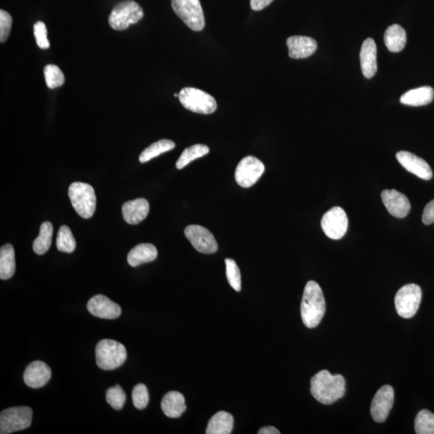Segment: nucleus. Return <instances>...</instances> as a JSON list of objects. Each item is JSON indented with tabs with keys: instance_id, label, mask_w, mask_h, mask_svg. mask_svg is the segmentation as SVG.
Segmentation results:
<instances>
[{
	"instance_id": "obj_1",
	"label": "nucleus",
	"mask_w": 434,
	"mask_h": 434,
	"mask_svg": "<svg viewBox=\"0 0 434 434\" xmlns=\"http://www.w3.org/2000/svg\"><path fill=\"white\" fill-rule=\"evenodd\" d=\"M345 392V379L340 374L333 376L328 370H322L312 378L311 393L321 404L332 405L343 398Z\"/></svg>"
},
{
	"instance_id": "obj_2",
	"label": "nucleus",
	"mask_w": 434,
	"mask_h": 434,
	"mask_svg": "<svg viewBox=\"0 0 434 434\" xmlns=\"http://www.w3.org/2000/svg\"><path fill=\"white\" fill-rule=\"evenodd\" d=\"M326 312V302L321 287L316 281H308L301 302V316L304 325L314 328L322 321Z\"/></svg>"
},
{
	"instance_id": "obj_3",
	"label": "nucleus",
	"mask_w": 434,
	"mask_h": 434,
	"mask_svg": "<svg viewBox=\"0 0 434 434\" xmlns=\"http://www.w3.org/2000/svg\"><path fill=\"white\" fill-rule=\"evenodd\" d=\"M96 362L103 370H113L123 365L127 360L125 346L113 340H102L96 346Z\"/></svg>"
},
{
	"instance_id": "obj_4",
	"label": "nucleus",
	"mask_w": 434,
	"mask_h": 434,
	"mask_svg": "<svg viewBox=\"0 0 434 434\" xmlns=\"http://www.w3.org/2000/svg\"><path fill=\"white\" fill-rule=\"evenodd\" d=\"M69 197L73 207L80 217L89 219L96 209V195L93 187L89 183L75 182L69 186Z\"/></svg>"
},
{
	"instance_id": "obj_5",
	"label": "nucleus",
	"mask_w": 434,
	"mask_h": 434,
	"mask_svg": "<svg viewBox=\"0 0 434 434\" xmlns=\"http://www.w3.org/2000/svg\"><path fill=\"white\" fill-rule=\"evenodd\" d=\"M144 10L133 0H125L116 5L108 16V24L113 30L122 31L144 18Z\"/></svg>"
},
{
	"instance_id": "obj_6",
	"label": "nucleus",
	"mask_w": 434,
	"mask_h": 434,
	"mask_svg": "<svg viewBox=\"0 0 434 434\" xmlns=\"http://www.w3.org/2000/svg\"><path fill=\"white\" fill-rule=\"evenodd\" d=\"M178 99L187 110L202 115H211L217 108V103L213 96L192 87L182 89L178 94Z\"/></svg>"
},
{
	"instance_id": "obj_7",
	"label": "nucleus",
	"mask_w": 434,
	"mask_h": 434,
	"mask_svg": "<svg viewBox=\"0 0 434 434\" xmlns=\"http://www.w3.org/2000/svg\"><path fill=\"white\" fill-rule=\"evenodd\" d=\"M172 7L190 29L200 31L204 29V10L200 0H172Z\"/></svg>"
},
{
	"instance_id": "obj_8",
	"label": "nucleus",
	"mask_w": 434,
	"mask_h": 434,
	"mask_svg": "<svg viewBox=\"0 0 434 434\" xmlns=\"http://www.w3.org/2000/svg\"><path fill=\"white\" fill-rule=\"evenodd\" d=\"M422 291L416 284L405 285L398 291L395 297V307L400 317L410 318L419 311Z\"/></svg>"
},
{
	"instance_id": "obj_9",
	"label": "nucleus",
	"mask_w": 434,
	"mask_h": 434,
	"mask_svg": "<svg viewBox=\"0 0 434 434\" xmlns=\"http://www.w3.org/2000/svg\"><path fill=\"white\" fill-rule=\"evenodd\" d=\"M32 410L29 407H13L5 410L0 414V433L9 434L26 430L30 427Z\"/></svg>"
},
{
	"instance_id": "obj_10",
	"label": "nucleus",
	"mask_w": 434,
	"mask_h": 434,
	"mask_svg": "<svg viewBox=\"0 0 434 434\" xmlns=\"http://www.w3.org/2000/svg\"><path fill=\"white\" fill-rule=\"evenodd\" d=\"M265 166L256 157L247 156L242 159L236 168L235 178L242 188H251L262 177Z\"/></svg>"
},
{
	"instance_id": "obj_11",
	"label": "nucleus",
	"mask_w": 434,
	"mask_h": 434,
	"mask_svg": "<svg viewBox=\"0 0 434 434\" xmlns=\"http://www.w3.org/2000/svg\"><path fill=\"white\" fill-rule=\"evenodd\" d=\"M321 226L326 236L333 240L343 238L349 227L345 211L340 207H334L326 213L321 220Z\"/></svg>"
},
{
	"instance_id": "obj_12",
	"label": "nucleus",
	"mask_w": 434,
	"mask_h": 434,
	"mask_svg": "<svg viewBox=\"0 0 434 434\" xmlns=\"http://www.w3.org/2000/svg\"><path fill=\"white\" fill-rule=\"evenodd\" d=\"M184 234L200 253L211 254L218 251V245L213 233L203 226L189 225L184 230Z\"/></svg>"
},
{
	"instance_id": "obj_13",
	"label": "nucleus",
	"mask_w": 434,
	"mask_h": 434,
	"mask_svg": "<svg viewBox=\"0 0 434 434\" xmlns=\"http://www.w3.org/2000/svg\"><path fill=\"white\" fill-rule=\"evenodd\" d=\"M394 403V390L390 385H384L377 391L371 405V415L374 421L382 423L388 419Z\"/></svg>"
},
{
	"instance_id": "obj_14",
	"label": "nucleus",
	"mask_w": 434,
	"mask_h": 434,
	"mask_svg": "<svg viewBox=\"0 0 434 434\" xmlns=\"http://www.w3.org/2000/svg\"><path fill=\"white\" fill-rule=\"evenodd\" d=\"M382 199L388 213L394 217L405 218L409 215L411 210L410 200L397 190H384L382 193Z\"/></svg>"
},
{
	"instance_id": "obj_15",
	"label": "nucleus",
	"mask_w": 434,
	"mask_h": 434,
	"mask_svg": "<svg viewBox=\"0 0 434 434\" xmlns=\"http://www.w3.org/2000/svg\"><path fill=\"white\" fill-rule=\"evenodd\" d=\"M87 309L94 316L106 319L117 318L122 313V309L117 303L102 295L91 298L87 303Z\"/></svg>"
},
{
	"instance_id": "obj_16",
	"label": "nucleus",
	"mask_w": 434,
	"mask_h": 434,
	"mask_svg": "<svg viewBox=\"0 0 434 434\" xmlns=\"http://www.w3.org/2000/svg\"><path fill=\"white\" fill-rule=\"evenodd\" d=\"M397 159L401 166L407 171L422 178L430 181L433 177V172L430 165L424 160L409 151H399Z\"/></svg>"
},
{
	"instance_id": "obj_17",
	"label": "nucleus",
	"mask_w": 434,
	"mask_h": 434,
	"mask_svg": "<svg viewBox=\"0 0 434 434\" xmlns=\"http://www.w3.org/2000/svg\"><path fill=\"white\" fill-rule=\"evenodd\" d=\"M52 371L47 363L42 361H34L27 367L24 374V383L31 388H39L45 386L50 382Z\"/></svg>"
},
{
	"instance_id": "obj_18",
	"label": "nucleus",
	"mask_w": 434,
	"mask_h": 434,
	"mask_svg": "<svg viewBox=\"0 0 434 434\" xmlns=\"http://www.w3.org/2000/svg\"><path fill=\"white\" fill-rule=\"evenodd\" d=\"M289 56L293 59H304L313 55L316 52L318 45L312 37L293 36L286 41Z\"/></svg>"
},
{
	"instance_id": "obj_19",
	"label": "nucleus",
	"mask_w": 434,
	"mask_h": 434,
	"mask_svg": "<svg viewBox=\"0 0 434 434\" xmlns=\"http://www.w3.org/2000/svg\"><path fill=\"white\" fill-rule=\"evenodd\" d=\"M360 64L363 76L371 79L377 72V48L375 41L368 38L363 41L360 51Z\"/></svg>"
},
{
	"instance_id": "obj_20",
	"label": "nucleus",
	"mask_w": 434,
	"mask_h": 434,
	"mask_svg": "<svg viewBox=\"0 0 434 434\" xmlns=\"http://www.w3.org/2000/svg\"><path fill=\"white\" fill-rule=\"evenodd\" d=\"M123 219L130 225H138L146 218L150 204L148 200L139 198L130 200L122 205Z\"/></svg>"
},
{
	"instance_id": "obj_21",
	"label": "nucleus",
	"mask_w": 434,
	"mask_h": 434,
	"mask_svg": "<svg viewBox=\"0 0 434 434\" xmlns=\"http://www.w3.org/2000/svg\"><path fill=\"white\" fill-rule=\"evenodd\" d=\"M161 408L167 416L171 419H178L187 409L186 398L181 393L171 391L162 398Z\"/></svg>"
},
{
	"instance_id": "obj_22",
	"label": "nucleus",
	"mask_w": 434,
	"mask_h": 434,
	"mask_svg": "<svg viewBox=\"0 0 434 434\" xmlns=\"http://www.w3.org/2000/svg\"><path fill=\"white\" fill-rule=\"evenodd\" d=\"M158 256V251L155 246L149 243L139 244L130 251L127 262L132 267L153 262Z\"/></svg>"
},
{
	"instance_id": "obj_23",
	"label": "nucleus",
	"mask_w": 434,
	"mask_h": 434,
	"mask_svg": "<svg viewBox=\"0 0 434 434\" xmlns=\"http://www.w3.org/2000/svg\"><path fill=\"white\" fill-rule=\"evenodd\" d=\"M434 99V90L430 86H423L420 88L406 92L400 97V102L406 106H421L430 104Z\"/></svg>"
},
{
	"instance_id": "obj_24",
	"label": "nucleus",
	"mask_w": 434,
	"mask_h": 434,
	"mask_svg": "<svg viewBox=\"0 0 434 434\" xmlns=\"http://www.w3.org/2000/svg\"><path fill=\"white\" fill-rule=\"evenodd\" d=\"M384 43L388 50L392 52H399L404 50L406 45V31L399 24L388 27L384 34Z\"/></svg>"
},
{
	"instance_id": "obj_25",
	"label": "nucleus",
	"mask_w": 434,
	"mask_h": 434,
	"mask_svg": "<svg viewBox=\"0 0 434 434\" xmlns=\"http://www.w3.org/2000/svg\"><path fill=\"white\" fill-rule=\"evenodd\" d=\"M233 416L229 412L220 411L217 412L209 422L206 433L230 434L233 428Z\"/></svg>"
},
{
	"instance_id": "obj_26",
	"label": "nucleus",
	"mask_w": 434,
	"mask_h": 434,
	"mask_svg": "<svg viewBox=\"0 0 434 434\" xmlns=\"http://www.w3.org/2000/svg\"><path fill=\"white\" fill-rule=\"evenodd\" d=\"M15 272V259L14 248L10 244L0 249V279L8 280Z\"/></svg>"
},
{
	"instance_id": "obj_27",
	"label": "nucleus",
	"mask_w": 434,
	"mask_h": 434,
	"mask_svg": "<svg viewBox=\"0 0 434 434\" xmlns=\"http://www.w3.org/2000/svg\"><path fill=\"white\" fill-rule=\"evenodd\" d=\"M175 148L176 144L172 140L161 139L157 141V142L152 144L142 152V154L139 156V161L144 164V162H148L155 158V157L172 150Z\"/></svg>"
},
{
	"instance_id": "obj_28",
	"label": "nucleus",
	"mask_w": 434,
	"mask_h": 434,
	"mask_svg": "<svg viewBox=\"0 0 434 434\" xmlns=\"http://www.w3.org/2000/svg\"><path fill=\"white\" fill-rule=\"evenodd\" d=\"M209 151V146L204 144H195L189 146V148L183 151L180 158L176 162L177 169H183L190 162L208 155Z\"/></svg>"
},
{
	"instance_id": "obj_29",
	"label": "nucleus",
	"mask_w": 434,
	"mask_h": 434,
	"mask_svg": "<svg viewBox=\"0 0 434 434\" xmlns=\"http://www.w3.org/2000/svg\"><path fill=\"white\" fill-rule=\"evenodd\" d=\"M52 233L53 227L50 222H43L41 225L40 234L34 242V251L36 254H45L50 249Z\"/></svg>"
},
{
	"instance_id": "obj_30",
	"label": "nucleus",
	"mask_w": 434,
	"mask_h": 434,
	"mask_svg": "<svg viewBox=\"0 0 434 434\" xmlns=\"http://www.w3.org/2000/svg\"><path fill=\"white\" fill-rule=\"evenodd\" d=\"M415 431L417 434H434V414L430 411L423 410L415 419Z\"/></svg>"
},
{
	"instance_id": "obj_31",
	"label": "nucleus",
	"mask_w": 434,
	"mask_h": 434,
	"mask_svg": "<svg viewBox=\"0 0 434 434\" xmlns=\"http://www.w3.org/2000/svg\"><path fill=\"white\" fill-rule=\"evenodd\" d=\"M57 247L59 251L64 253H73L75 251V238L71 230L66 225H63L59 229Z\"/></svg>"
},
{
	"instance_id": "obj_32",
	"label": "nucleus",
	"mask_w": 434,
	"mask_h": 434,
	"mask_svg": "<svg viewBox=\"0 0 434 434\" xmlns=\"http://www.w3.org/2000/svg\"><path fill=\"white\" fill-rule=\"evenodd\" d=\"M43 74H45L46 85L51 90L58 88L64 83V75L61 69L55 64L46 65L43 69Z\"/></svg>"
},
{
	"instance_id": "obj_33",
	"label": "nucleus",
	"mask_w": 434,
	"mask_h": 434,
	"mask_svg": "<svg viewBox=\"0 0 434 434\" xmlns=\"http://www.w3.org/2000/svg\"><path fill=\"white\" fill-rule=\"evenodd\" d=\"M106 398L107 403L115 410H121L126 402L127 396L120 385H116L106 391Z\"/></svg>"
},
{
	"instance_id": "obj_34",
	"label": "nucleus",
	"mask_w": 434,
	"mask_h": 434,
	"mask_svg": "<svg viewBox=\"0 0 434 434\" xmlns=\"http://www.w3.org/2000/svg\"><path fill=\"white\" fill-rule=\"evenodd\" d=\"M226 276L230 285L236 291L241 290V278L240 270L234 260L230 258L225 259Z\"/></svg>"
},
{
	"instance_id": "obj_35",
	"label": "nucleus",
	"mask_w": 434,
	"mask_h": 434,
	"mask_svg": "<svg viewBox=\"0 0 434 434\" xmlns=\"http://www.w3.org/2000/svg\"><path fill=\"white\" fill-rule=\"evenodd\" d=\"M132 400L135 408L142 410L148 406L149 393L148 388L144 384L135 385L132 391Z\"/></svg>"
},
{
	"instance_id": "obj_36",
	"label": "nucleus",
	"mask_w": 434,
	"mask_h": 434,
	"mask_svg": "<svg viewBox=\"0 0 434 434\" xmlns=\"http://www.w3.org/2000/svg\"><path fill=\"white\" fill-rule=\"evenodd\" d=\"M34 36L38 47L42 50H47L50 47V43L48 40V31L46 25L42 21H38L34 24Z\"/></svg>"
},
{
	"instance_id": "obj_37",
	"label": "nucleus",
	"mask_w": 434,
	"mask_h": 434,
	"mask_svg": "<svg viewBox=\"0 0 434 434\" xmlns=\"http://www.w3.org/2000/svg\"><path fill=\"white\" fill-rule=\"evenodd\" d=\"M12 25V16L6 10H0V42L2 43L8 39Z\"/></svg>"
},
{
	"instance_id": "obj_38",
	"label": "nucleus",
	"mask_w": 434,
	"mask_h": 434,
	"mask_svg": "<svg viewBox=\"0 0 434 434\" xmlns=\"http://www.w3.org/2000/svg\"><path fill=\"white\" fill-rule=\"evenodd\" d=\"M422 222L426 225L434 224V200L428 203L423 211Z\"/></svg>"
},
{
	"instance_id": "obj_39",
	"label": "nucleus",
	"mask_w": 434,
	"mask_h": 434,
	"mask_svg": "<svg viewBox=\"0 0 434 434\" xmlns=\"http://www.w3.org/2000/svg\"><path fill=\"white\" fill-rule=\"evenodd\" d=\"M274 0H251V7L253 10H262L269 6Z\"/></svg>"
},
{
	"instance_id": "obj_40",
	"label": "nucleus",
	"mask_w": 434,
	"mask_h": 434,
	"mask_svg": "<svg viewBox=\"0 0 434 434\" xmlns=\"http://www.w3.org/2000/svg\"><path fill=\"white\" fill-rule=\"evenodd\" d=\"M280 432L278 428L274 426H265L260 428L258 434H279Z\"/></svg>"
},
{
	"instance_id": "obj_41",
	"label": "nucleus",
	"mask_w": 434,
	"mask_h": 434,
	"mask_svg": "<svg viewBox=\"0 0 434 434\" xmlns=\"http://www.w3.org/2000/svg\"><path fill=\"white\" fill-rule=\"evenodd\" d=\"M174 96H175L176 97H178V94H174Z\"/></svg>"
}]
</instances>
